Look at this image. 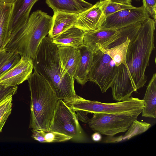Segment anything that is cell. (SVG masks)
Wrapping results in <instances>:
<instances>
[{"label":"cell","mask_w":156,"mask_h":156,"mask_svg":"<svg viewBox=\"0 0 156 156\" xmlns=\"http://www.w3.org/2000/svg\"><path fill=\"white\" fill-rule=\"evenodd\" d=\"M32 61L34 71L48 82L59 99L68 100L76 95L75 79L63 68L59 58L58 47L48 36L42 39Z\"/></svg>","instance_id":"cell-1"},{"label":"cell","mask_w":156,"mask_h":156,"mask_svg":"<svg viewBox=\"0 0 156 156\" xmlns=\"http://www.w3.org/2000/svg\"><path fill=\"white\" fill-rule=\"evenodd\" d=\"M155 20L150 18L143 22L135 38L128 45L126 58L128 76L136 91L147 81L145 72L155 48Z\"/></svg>","instance_id":"cell-2"},{"label":"cell","mask_w":156,"mask_h":156,"mask_svg":"<svg viewBox=\"0 0 156 156\" xmlns=\"http://www.w3.org/2000/svg\"><path fill=\"white\" fill-rule=\"evenodd\" d=\"M52 17L41 10L33 12L26 23L11 34L4 50L17 53L32 60L43 38L49 34Z\"/></svg>","instance_id":"cell-3"},{"label":"cell","mask_w":156,"mask_h":156,"mask_svg":"<svg viewBox=\"0 0 156 156\" xmlns=\"http://www.w3.org/2000/svg\"><path fill=\"white\" fill-rule=\"evenodd\" d=\"M30 92L32 130L49 129L59 99L42 76L36 71L27 79Z\"/></svg>","instance_id":"cell-4"},{"label":"cell","mask_w":156,"mask_h":156,"mask_svg":"<svg viewBox=\"0 0 156 156\" xmlns=\"http://www.w3.org/2000/svg\"><path fill=\"white\" fill-rule=\"evenodd\" d=\"M142 23H138L119 30L100 29L84 32L83 44L94 53L100 48L107 49L120 45L128 37L132 41L136 37Z\"/></svg>","instance_id":"cell-5"},{"label":"cell","mask_w":156,"mask_h":156,"mask_svg":"<svg viewBox=\"0 0 156 156\" xmlns=\"http://www.w3.org/2000/svg\"><path fill=\"white\" fill-rule=\"evenodd\" d=\"M75 111L81 110L88 113H118L142 110L144 100L130 97L122 101L113 103H104L88 100L76 95L73 98L63 101Z\"/></svg>","instance_id":"cell-6"},{"label":"cell","mask_w":156,"mask_h":156,"mask_svg":"<svg viewBox=\"0 0 156 156\" xmlns=\"http://www.w3.org/2000/svg\"><path fill=\"white\" fill-rule=\"evenodd\" d=\"M142 110L118 113H94L88 122L94 132L109 136L126 132Z\"/></svg>","instance_id":"cell-7"},{"label":"cell","mask_w":156,"mask_h":156,"mask_svg":"<svg viewBox=\"0 0 156 156\" xmlns=\"http://www.w3.org/2000/svg\"><path fill=\"white\" fill-rule=\"evenodd\" d=\"M118 68L110 56L99 49L93 53L88 81L96 83L101 92L105 93L111 87L115 81Z\"/></svg>","instance_id":"cell-8"},{"label":"cell","mask_w":156,"mask_h":156,"mask_svg":"<svg viewBox=\"0 0 156 156\" xmlns=\"http://www.w3.org/2000/svg\"><path fill=\"white\" fill-rule=\"evenodd\" d=\"M75 111L59 99L49 129L70 136L76 140L85 137Z\"/></svg>","instance_id":"cell-9"},{"label":"cell","mask_w":156,"mask_h":156,"mask_svg":"<svg viewBox=\"0 0 156 156\" xmlns=\"http://www.w3.org/2000/svg\"><path fill=\"white\" fill-rule=\"evenodd\" d=\"M150 17L143 5L138 7L133 6L107 16L100 29L119 30L138 23H143Z\"/></svg>","instance_id":"cell-10"},{"label":"cell","mask_w":156,"mask_h":156,"mask_svg":"<svg viewBox=\"0 0 156 156\" xmlns=\"http://www.w3.org/2000/svg\"><path fill=\"white\" fill-rule=\"evenodd\" d=\"M108 0L98 1L79 13L74 26L84 33L100 29L106 18L104 9Z\"/></svg>","instance_id":"cell-11"},{"label":"cell","mask_w":156,"mask_h":156,"mask_svg":"<svg viewBox=\"0 0 156 156\" xmlns=\"http://www.w3.org/2000/svg\"><path fill=\"white\" fill-rule=\"evenodd\" d=\"M34 66L31 59L21 57L20 61L13 68L0 77V83L7 85H17L29 78Z\"/></svg>","instance_id":"cell-12"},{"label":"cell","mask_w":156,"mask_h":156,"mask_svg":"<svg viewBox=\"0 0 156 156\" xmlns=\"http://www.w3.org/2000/svg\"><path fill=\"white\" fill-rule=\"evenodd\" d=\"M39 0H16L13 3L10 23L11 34L27 22L31 9Z\"/></svg>","instance_id":"cell-13"},{"label":"cell","mask_w":156,"mask_h":156,"mask_svg":"<svg viewBox=\"0 0 156 156\" xmlns=\"http://www.w3.org/2000/svg\"><path fill=\"white\" fill-rule=\"evenodd\" d=\"M78 14L60 11L54 12L51 27L48 36L52 39L73 27Z\"/></svg>","instance_id":"cell-14"},{"label":"cell","mask_w":156,"mask_h":156,"mask_svg":"<svg viewBox=\"0 0 156 156\" xmlns=\"http://www.w3.org/2000/svg\"><path fill=\"white\" fill-rule=\"evenodd\" d=\"M80 54V59L74 77L81 85L88 81V75L91 65L93 53L87 47L83 45L77 48Z\"/></svg>","instance_id":"cell-15"},{"label":"cell","mask_w":156,"mask_h":156,"mask_svg":"<svg viewBox=\"0 0 156 156\" xmlns=\"http://www.w3.org/2000/svg\"><path fill=\"white\" fill-rule=\"evenodd\" d=\"M58 52L63 68L71 77L74 78L80 59L79 50L70 46H59L58 47Z\"/></svg>","instance_id":"cell-16"},{"label":"cell","mask_w":156,"mask_h":156,"mask_svg":"<svg viewBox=\"0 0 156 156\" xmlns=\"http://www.w3.org/2000/svg\"><path fill=\"white\" fill-rule=\"evenodd\" d=\"M49 7L55 11L79 13L93 5L84 0H46Z\"/></svg>","instance_id":"cell-17"},{"label":"cell","mask_w":156,"mask_h":156,"mask_svg":"<svg viewBox=\"0 0 156 156\" xmlns=\"http://www.w3.org/2000/svg\"><path fill=\"white\" fill-rule=\"evenodd\" d=\"M13 3L0 2V51L4 50L11 36L10 23Z\"/></svg>","instance_id":"cell-18"},{"label":"cell","mask_w":156,"mask_h":156,"mask_svg":"<svg viewBox=\"0 0 156 156\" xmlns=\"http://www.w3.org/2000/svg\"><path fill=\"white\" fill-rule=\"evenodd\" d=\"M84 32L73 26L52 39L58 47L69 46L77 48L83 45Z\"/></svg>","instance_id":"cell-19"},{"label":"cell","mask_w":156,"mask_h":156,"mask_svg":"<svg viewBox=\"0 0 156 156\" xmlns=\"http://www.w3.org/2000/svg\"><path fill=\"white\" fill-rule=\"evenodd\" d=\"M143 100L144 107L142 113L145 117L156 118V73L153 74L147 86Z\"/></svg>","instance_id":"cell-20"},{"label":"cell","mask_w":156,"mask_h":156,"mask_svg":"<svg viewBox=\"0 0 156 156\" xmlns=\"http://www.w3.org/2000/svg\"><path fill=\"white\" fill-rule=\"evenodd\" d=\"M151 126L150 123L139 121L136 119L131 125L124 135L116 137L109 136L104 141L106 143H114L127 140L145 132L150 128Z\"/></svg>","instance_id":"cell-21"},{"label":"cell","mask_w":156,"mask_h":156,"mask_svg":"<svg viewBox=\"0 0 156 156\" xmlns=\"http://www.w3.org/2000/svg\"><path fill=\"white\" fill-rule=\"evenodd\" d=\"M31 137L34 140L41 143H51L65 141L72 137L50 129L32 130Z\"/></svg>","instance_id":"cell-22"},{"label":"cell","mask_w":156,"mask_h":156,"mask_svg":"<svg viewBox=\"0 0 156 156\" xmlns=\"http://www.w3.org/2000/svg\"><path fill=\"white\" fill-rule=\"evenodd\" d=\"M130 41L131 39L128 37L125 42L115 47L107 49L100 48L99 49L109 55L116 66H118L122 64L127 66L126 58L128 47Z\"/></svg>","instance_id":"cell-23"},{"label":"cell","mask_w":156,"mask_h":156,"mask_svg":"<svg viewBox=\"0 0 156 156\" xmlns=\"http://www.w3.org/2000/svg\"><path fill=\"white\" fill-rule=\"evenodd\" d=\"M20 57L17 53L5 50L0 51V77L20 61Z\"/></svg>","instance_id":"cell-24"},{"label":"cell","mask_w":156,"mask_h":156,"mask_svg":"<svg viewBox=\"0 0 156 156\" xmlns=\"http://www.w3.org/2000/svg\"><path fill=\"white\" fill-rule=\"evenodd\" d=\"M12 97L4 101L0 104V133L11 113L12 108Z\"/></svg>","instance_id":"cell-25"},{"label":"cell","mask_w":156,"mask_h":156,"mask_svg":"<svg viewBox=\"0 0 156 156\" xmlns=\"http://www.w3.org/2000/svg\"><path fill=\"white\" fill-rule=\"evenodd\" d=\"M133 7L132 5L114 2L108 0L104 8V12L106 17L121 10Z\"/></svg>","instance_id":"cell-26"},{"label":"cell","mask_w":156,"mask_h":156,"mask_svg":"<svg viewBox=\"0 0 156 156\" xmlns=\"http://www.w3.org/2000/svg\"><path fill=\"white\" fill-rule=\"evenodd\" d=\"M17 85H7L0 83V104L5 100L17 93Z\"/></svg>","instance_id":"cell-27"},{"label":"cell","mask_w":156,"mask_h":156,"mask_svg":"<svg viewBox=\"0 0 156 156\" xmlns=\"http://www.w3.org/2000/svg\"><path fill=\"white\" fill-rule=\"evenodd\" d=\"M143 5L152 19L156 18V0H142Z\"/></svg>","instance_id":"cell-28"},{"label":"cell","mask_w":156,"mask_h":156,"mask_svg":"<svg viewBox=\"0 0 156 156\" xmlns=\"http://www.w3.org/2000/svg\"><path fill=\"white\" fill-rule=\"evenodd\" d=\"M78 119L84 122H88L90 119L88 118L87 115L89 113L87 112L81 110L75 111Z\"/></svg>","instance_id":"cell-29"},{"label":"cell","mask_w":156,"mask_h":156,"mask_svg":"<svg viewBox=\"0 0 156 156\" xmlns=\"http://www.w3.org/2000/svg\"><path fill=\"white\" fill-rule=\"evenodd\" d=\"M107 0H99L100 1H106ZM111 1L122 3L123 4H125L126 5H131V2H132V0H110Z\"/></svg>","instance_id":"cell-30"},{"label":"cell","mask_w":156,"mask_h":156,"mask_svg":"<svg viewBox=\"0 0 156 156\" xmlns=\"http://www.w3.org/2000/svg\"><path fill=\"white\" fill-rule=\"evenodd\" d=\"M91 138L92 140L95 142H99L101 139L102 137L101 134L97 132H95L92 136Z\"/></svg>","instance_id":"cell-31"},{"label":"cell","mask_w":156,"mask_h":156,"mask_svg":"<svg viewBox=\"0 0 156 156\" xmlns=\"http://www.w3.org/2000/svg\"><path fill=\"white\" fill-rule=\"evenodd\" d=\"M16 0H0V2L5 3H13Z\"/></svg>","instance_id":"cell-32"},{"label":"cell","mask_w":156,"mask_h":156,"mask_svg":"<svg viewBox=\"0 0 156 156\" xmlns=\"http://www.w3.org/2000/svg\"><path fill=\"white\" fill-rule=\"evenodd\" d=\"M136 0V1H139L140 0Z\"/></svg>","instance_id":"cell-33"}]
</instances>
